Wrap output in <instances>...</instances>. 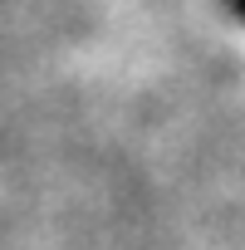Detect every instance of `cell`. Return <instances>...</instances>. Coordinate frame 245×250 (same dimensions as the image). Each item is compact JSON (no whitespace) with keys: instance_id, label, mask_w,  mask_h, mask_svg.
<instances>
[{"instance_id":"obj_1","label":"cell","mask_w":245,"mask_h":250,"mask_svg":"<svg viewBox=\"0 0 245 250\" xmlns=\"http://www.w3.org/2000/svg\"><path fill=\"white\" fill-rule=\"evenodd\" d=\"M240 10H245V0H240Z\"/></svg>"}]
</instances>
